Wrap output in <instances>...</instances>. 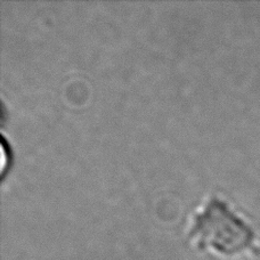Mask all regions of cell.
<instances>
[{"mask_svg":"<svg viewBox=\"0 0 260 260\" xmlns=\"http://www.w3.org/2000/svg\"><path fill=\"white\" fill-rule=\"evenodd\" d=\"M185 236L199 252L224 260L260 256L252 218L226 194L211 191L188 213Z\"/></svg>","mask_w":260,"mask_h":260,"instance_id":"obj_1","label":"cell"},{"mask_svg":"<svg viewBox=\"0 0 260 260\" xmlns=\"http://www.w3.org/2000/svg\"><path fill=\"white\" fill-rule=\"evenodd\" d=\"M2 145H3V167H2V175L3 177L6 173H8L9 167L13 166V157H14V152L13 148L9 147L12 145H9V141L5 137V135L3 134V138H2Z\"/></svg>","mask_w":260,"mask_h":260,"instance_id":"obj_2","label":"cell"}]
</instances>
